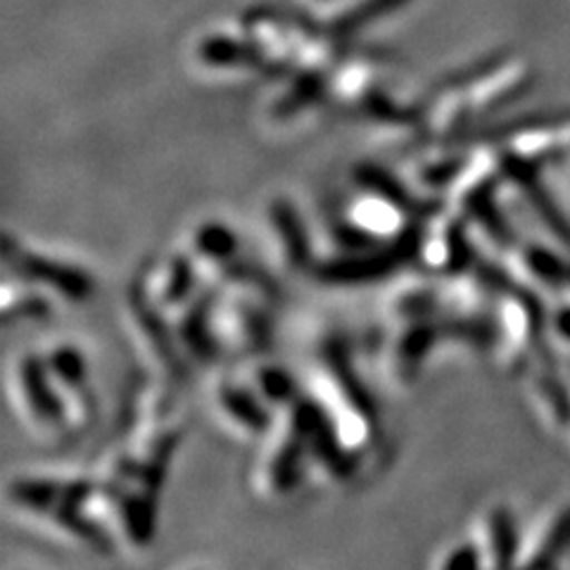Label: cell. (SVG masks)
Instances as JSON below:
<instances>
[{
	"label": "cell",
	"instance_id": "e0dca14e",
	"mask_svg": "<svg viewBox=\"0 0 570 570\" xmlns=\"http://www.w3.org/2000/svg\"><path fill=\"white\" fill-rule=\"evenodd\" d=\"M381 305L385 324H400L442 314L448 307V295L431 278H400L390 283Z\"/></svg>",
	"mask_w": 570,
	"mask_h": 570
},
{
	"label": "cell",
	"instance_id": "cb8c5ba5",
	"mask_svg": "<svg viewBox=\"0 0 570 570\" xmlns=\"http://www.w3.org/2000/svg\"><path fill=\"white\" fill-rule=\"evenodd\" d=\"M433 566L442 570H466V568L485 566V559L478 542H454L448 549L440 551Z\"/></svg>",
	"mask_w": 570,
	"mask_h": 570
},
{
	"label": "cell",
	"instance_id": "3957f363",
	"mask_svg": "<svg viewBox=\"0 0 570 570\" xmlns=\"http://www.w3.org/2000/svg\"><path fill=\"white\" fill-rule=\"evenodd\" d=\"M326 414L305 387V395L276 414L272 431L259 440L249 469V488L264 502H285L314 478L316 438Z\"/></svg>",
	"mask_w": 570,
	"mask_h": 570
},
{
	"label": "cell",
	"instance_id": "8fae6325",
	"mask_svg": "<svg viewBox=\"0 0 570 570\" xmlns=\"http://www.w3.org/2000/svg\"><path fill=\"white\" fill-rule=\"evenodd\" d=\"M209 414L214 416L228 435L238 440H262L272 431L276 412L266 404L259 392L249 385L243 371H222L212 379L207 390Z\"/></svg>",
	"mask_w": 570,
	"mask_h": 570
},
{
	"label": "cell",
	"instance_id": "52a82bcc",
	"mask_svg": "<svg viewBox=\"0 0 570 570\" xmlns=\"http://www.w3.org/2000/svg\"><path fill=\"white\" fill-rule=\"evenodd\" d=\"M124 321H127L140 360L153 368V376L171 385L184 383L190 366L176 343L171 318L153 305L138 276L131 281L127 297H124Z\"/></svg>",
	"mask_w": 570,
	"mask_h": 570
},
{
	"label": "cell",
	"instance_id": "44dd1931",
	"mask_svg": "<svg viewBox=\"0 0 570 570\" xmlns=\"http://www.w3.org/2000/svg\"><path fill=\"white\" fill-rule=\"evenodd\" d=\"M570 549V509H563L554 521L544 530L542 538L534 544V551L528 557L525 566L532 568H549L554 566Z\"/></svg>",
	"mask_w": 570,
	"mask_h": 570
},
{
	"label": "cell",
	"instance_id": "277c9868",
	"mask_svg": "<svg viewBox=\"0 0 570 570\" xmlns=\"http://www.w3.org/2000/svg\"><path fill=\"white\" fill-rule=\"evenodd\" d=\"M8 395L24 431L43 444H65L75 440L67 414V402L52 381L41 350L17 352L8 366Z\"/></svg>",
	"mask_w": 570,
	"mask_h": 570
},
{
	"label": "cell",
	"instance_id": "9c48e42d",
	"mask_svg": "<svg viewBox=\"0 0 570 570\" xmlns=\"http://www.w3.org/2000/svg\"><path fill=\"white\" fill-rule=\"evenodd\" d=\"M274 305L276 299L264 295L219 291L214 324H217L224 352L245 356V360L269 354L276 335Z\"/></svg>",
	"mask_w": 570,
	"mask_h": 570
},
{
	"label": "cell",
	"instance_id": "9a60e30c",
	"mask_svg": "<svg viewBox=\"0 0 570 570\" xmlns=\"http://www.w3.org/2000/svg\"><path fill=\"white\" fill-rule=\"evenodd\" d=\"M184 249L198 264L203 281L214 285V288H224L249 262L243 255L240 238L234 226L214 217L203 219L190 228Z\"/></svg>",
	"mask_w": 570,
	"mask_h": 570
},
{
	"label": "cell",
	"instance_id": "6da1fadb",
	"mask_svg": "<svg viewBox=\"0 0 570 570\" xmlns=\"http://www.w3.org/2000/svg\"><path fill=\"white\" fill-rule=\"evenodd\" d=\"M94 473H17L6 485V504L27 525L65 547L112 554L115 542L94 511Z\"/></svg>",
	"mask_w": 570,
	"mask_h": 570
},
{
	"label": "cell",
	"instance_id": "5bb4252c",
	"mask_svg": "<svg viewBox=\"0 0 570 570\" xmlns=\"http://www.w3.org/2000/svg\"><path fill=\"white\" fill-rule=\"evenodd\" d=\"M217 297L219 288L205 283L203 291L188 305L169 316L176 343L181 347L190 368H209L226 354L219 341L217 324H214Z\"/></svg>",
	"mask_w": 570,
	"mask_h": 570
},
{
	"label": "cell",
	"instance_id": "7c38bea8",
	"mask_svg": "<svg viewBox=\"0 0 570 570\" xmlns=\"http://www.w3.org/2000/svg\"><path fill=\"white\" fill-rule=\"evenodd\" d=\"M52 381L67 402V414L75 440L94 428L98 419V397L91 387V364L75 341H52L41 350Z\"/></svg>",
	"mask_w": 570,
	"mask_h": 570
},
{
	"label": "cell",
	"instance_id": "5b68a950",
	"mask_svg": "<svg viewBox=\"0 0 570 570\" xmlns=\"http://www.w3.org/2000/svg\"><path fill=\"white\" fill-rule=\"evenodd\" d=\"M421 219L387 243L318 259L312 276L326 288H366L373 283L397 278L406 266L419 264Z\"/></svg>",
	"mask_w": 570,
	"mask_h": 570
},
{
	"label": "cell",
	"instance_id": "7402d4cb",
	"mask_svg": "<svg viewBox=\"0 0 570 570\" xmlns=\"http://www.w3.org/2000/svg\"><path fill=\"white\" fill-rule=\"evenodd\" d=\"M521 264L534 281L549 285V288H561L570 283V266L542 245H528L521 255Z\"/></svg>",
	"mask_w": 570,
	"mask_h": 570
},
{
	"label": "cell",
	"instance_id": "ffe728a7",
	"mask_svg": "<svg viewBox=\"0 0 570 570\" xmlns=\"http://www.w3.org/2000/svg\"><path fill=\"white\" fill-rule=\"evenodd\" d=\"M52 312V297L24 281L8 278L3 283V321L6 324H36Z\"/></svg>",
	"mask_w": 570,
	"mask_h": 570
},
{
	"label": "cell",
	"instance_id": "ba28073f",
	"mask_svg": "<svg viewBox=\"0 0 570 570\" xmlns=\"http://www.w3.org/2000/svg\"><path fill=\"white\" fill-rule=\"evenodd\" d=\"M383 343L379 345V371L392 390H409L416 385L425 362L440 347V343H452L450 314H442L385 324Z\"/></svg>",
	"mask_w": 570,
	"mask_h": 570
},
{
	"label": "cell",
	"instance_id": "ac0fdd59",
	"mask_svg": "<svg viewBox=\"0 0 570 570\" xmlns=\"http://www.w3.org/2000/svg\"><path fill=\"white\" fill-rule=\"evenodd\" d=\"M243 376L259 392V397L269 404L276 414L305 395V385L299 383L295 373L288 366L278 364L276 360H269L266 354L255 356V360H247Z\"/></svg>",
	"mask_w": 570,
	"mask_h": 570
},
{
	"label": "cell",
	"instance_id": "d6986e66",
	"mask_svg": "<svg viewBox=\"0 0 570 570\" xmlns=\"http://www.w3.org/2000/svg\"><path fill=\"white\" fill-rule=\"evenodd\" d=\"M483 551L485 566L507 568L515 563L519 554V530H515V515L507 507H492L483 521V540L478 542Z\"/></svg>",
	"mask_w": 570,
	"mask_h": 570
},
{
	"label": "cell",
	"instance_id": "8992f818",
	"mask_svg": "<svg viewBox=\"0 0 570 570\" xmlns=\"http://www.w3.org/2000/svg\"><path fill=\"white\" fill-rule=\"evenodd\" d=\"M3 269L8 278L36 285L69 305H81L96 293V278L81 264L29 245L10 230L3 236Z\"/></svg>",
	"mask_w": 570,
	"mask_h": 570
},
{
	"label": "cell",
	"instance_id": "7a4b0ae2",
	"mask_svg": "<svg viewBox=\"0 0 570 570\" xmlns=\"http://www.w3.org/2000/svg\"><path fill=\"white\" fill-rule=\"evenodd\" d=\"M305 387L314 402L324 409L347 450L360 454L364 461L368 454L381 450L383 425L379 406L362 383L345 335L326 333L318 337Z\"/></svg>",
	"mask_w": 570,
	"mask_h": 570
},
{
	"label": "cell",
	"instance_id": "d4e9b609",
	"mask_svg": "<svg viewBox=\"0 0 570 570\" xmlns=\"http://www.w3.org/2000/svg\"><path fill=\"white\" fill-rule=\"evenodd\" d=\"M554 328L561 337H566V341H570V307H563L557 312L554 316Z\"/></svg>",
	"mask_w": 570,
	"mask_h": 570
},
{
	"label": "cell",
	"instance_id": "603a6c76",
	"mask_svg": "<svg viewBox=\"0 0 570 570\" xmlns=\"http://www.w3.org/2000/svg\"><path fill=\"white\" fill-rule=\"evenodd\" d=\"M538 390H540V397L547 404V409L551 414L557 416V421L566 423L570 416V397H568V390L561 383V379L557 376V371L551 368H542L538 373Z\"/></svg>",
	"mask_w": 570,
	"mask_h": 570
},
{
	"label": "cell",
	"instance_id": "30bf717a",
	"mask_svg": "<svg viewBox=\"0 0 570 570\" xmlns=\"http://www.w3.org/2000/svg\"><path fill=\"white\" fill-rule=\"evenodd\" d=\"M419 266L435 278L456 281L475 266L469 222L450 205L433 207L421 219Z\"/></svg>",
	"mask_w": 570,
	"mask_h": 570
},
{
	"label": "cell",
	"instance_id": "2e32d148",
	"mask_svg": "<svg viewBox=\"0 0 570 570\" xmlns=\"http://www.w3.org/2000/svg\"><path fill=\"white\" fill-rule=\"evenodd\" d=\"M136 276L153 305L167 316L188 305L205 285L198 264L193 262L186 249L148 262Z\"/></svg>",
	"mask_w": 570,
	"mask_h": 570
},
{
	"label": "cell",
	"instance_id": "4fadbf2b",
	"mask_svg": "<svg viewBox=\"0 0 570 570\" xmlns=\"http://www.w3.org/2000/svg\"><path fill=\"white\" fill-rule=\"evenodd\" d=\"M264 236L272 262L288 276L312 274L318 262L309 226L291 198L276 195L264 205Z\"/></svg>",
	"mask_w": 570,
	"mask_h": 570
}]
</instances>
